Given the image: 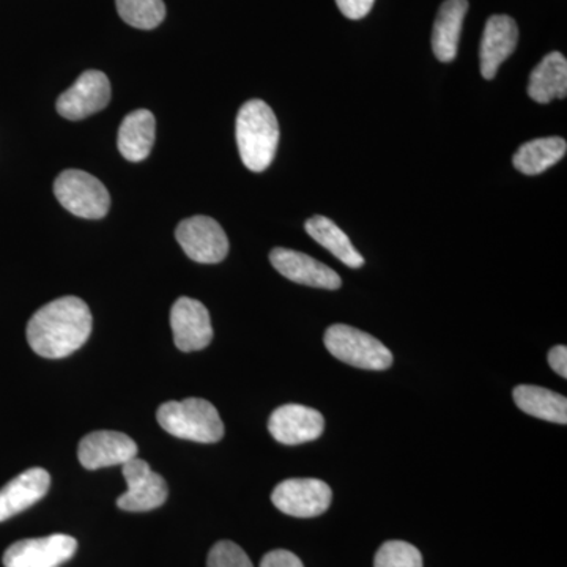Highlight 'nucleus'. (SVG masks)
Here are the masks:
<instances>
[{
	"label": "nucleus",
	"instance_id": "1",
	"mask_svg": "<svg viewBox=\"0 0 567 567\" xmlns=\"http://www.w3.org/2000/svg\"><path fill=\"white\" fill-rule=\"evenodd\" d=\"M92 312L78 297H62L39 309L28 323V342L37 354L61 360L80 350L92 333Z\"/></svg>",
	"mask_w": 567,
	"mask_h": 567
},
{
	"label": "nucleus",
	"instance_id": "2",
	"mask_svg": "<svg viewBox=\"0 0 567 567\" xmlns=\"http://www.w3.org/2000/svg\"><path fill=\"white\" fill-rule=\"evenodd\" d=\"M237 145L241 162L252 173H264L274 163L279 144V123L262 100H249L237 115Z\"/></svg>",
	"mask_w": 567,
	"mask_h": 567
},
{
	"label": "nucleus",
	"instance_id": "3",
	"mask_svg": "<svg viewBox=\"0 0 567 567\" xmlns=\"http://www.w3.org/2000/svg\"><path fill=\"white\" fill-rule=\"evenodd\" d=\"M167 434L196 443H216L224 436V424L218 410L205 399L189 398L166 402L156 413Z\"/></svg>",
	"mask_w": 567,
	"mask_h": 567
},
{
	"label": "nucleus",
	"instance_id": "4",
	"mask_svg": "<svg viewBox=\"0 0 567 567\" xmlns=\"http://www.w3.org/2000/svg\"><path fill=\"white\" fill-rule=\"evenodd\" d=\"M324 347L342 363L365 371H386L393 364V353L385 344L350 324H331L324 333Z\"/></svg>",
	"mask_w": 567,
	"mask_h": 567
},
{
	"label": "nucleus",
	"instance_id": "5",
	"mask_svg": "<svg viewBox=\"0 0 567 567\" xmlns=\"http://www.w3.org/2000/svg\"><path fill=\"white\" fill-rule=\"evenodd\" d=\"M54 194L62 207L74 216L102 219L111 207L106 186L84 171H63L54 182Z\"/></svg>",
	"mask_w": 567,
	"mask_h": 567
},
{
	"label": "nucleus",
	"instance_id": "6",
	"mask_svg": "<svg viewBox=\"0 0 567 567\" xmlns=\"http://www.w3.org/2000/svg\"><path fill=\"white\" fill-rule=\"evenodd\" d=\"M175 238L189 259L197 264H219L229 252V240L218 221L197 215L183 219Z\"/></svg>",
	"mask_w": 567,
	"mask_h": 567
},
{
	"label": "nucleus",
	"instance_id": "7",
	"mask_svg": "<svg viewBox=\"0 0 567 567\" xmlns=\"http://www.w3.org/2000/svg\"><path fill=\"white\" fill-rule=\"evenodd\" d=\"M333 492L315 477H292L275 487L271 502L281 513L298 518L322 516L331 505Z\"/></svg>",
	"mask_w": 567,
	"mask_h": 567
},
{
	"label": "nucleus",
	"instance_id": "8",
	"mask_svg": "<svg viewBox=\"0 0 567 567\" xmlns=\"http://www.w3.org/2000/svg\"><path fill=\"white\" fill-rule=\"evenodd\" d=\"M122 473L128 484V491L118 496L117 506L121 509L128 513H147L166 503L169 495L166 481L153 472L147 462L134 457L122 465Z\"/></svg>",
	"mask_w": 567,
	"mask_h": 567
},
{
	"label": "nucleus",
	"instance_id": "9",
	"mask_svg": "<svg viewBox=\"0 0 567 567\" xmlns=\"http://www.w3.org/2000/svg\"><path fill=\"white\" fill-rule=\"evenodd\" d=\"M78 540L69 535H51L22 539L3 554L6 567H59L74 557Z\"/></svg>",
	"mask_w": 567,
	"mask_h": 567
},
{
	"label": "nucleus",
	"instance_id": "10",
	"mask_svg": "<svg viewBox=\"0 0 567 567\" xmlns=\"http://www.w3.org/2000/svg\"><path fill=\"white\" fill-rule=\"evenodd\" d=\"M111 82L99 70L84 71L76 82L59 96V114L69 121H82L96 114L110 104Z\"/></svg>",
	"mask_w": 567,
	"mask_h": 567
},
{
	"label": "nucleus",
	"instance_id": "11",
	"mask_svg": "<svg viewBox=\"0 0 567 567\" xmlns=\"http://www.w3.org/2000/svg\"><path fill=\"white\" fill-rule=\"evenodd\" d=\"M268 431L282 445H303L322 436L324 420L322 413L311 406L287 404L271 413Z\"/></svg>",
	"mask_w": 567,
	"mask_h": 567
},
{
	"label": "nucleus",
	"instance_id": "12",
	"mask_svg": "<svg viewBox=\"0 0 567 567\" xmlns=\"http://www.w3.org/2000/svg\"><path fill=\"white\" fill-rule=\"evenodd\" d=\"M175 347L182 352H197L210 346L213 328L210 315L200 301L182 297L171 309Z\"/></svg>",
	"mask_w": 567,
	"mask_h": 567
},
{
	"label": "nucleus",
	"instance_id": "13",
	"mask_svg": "<svg viewBox=\"0 0 567 567\" xmlns=\"http://www.w3.org/2000/svg\"><path fill=\"white\" fill-rule=\"evenodd\" d=\"M137 457V445L128 435L115 431H96L85 435L78 447V458L87 470L123 465Z\"/></svg>",
	"mask_w": 567,
	"mask_h": 567
},
{
	"label": "nucleus",
	"instance_id": "14",
	"mask_svg": "<svg viewBox=\"0 0 567 567\" xmlns=\"http://www.w3.org/2000/svg\"><path fill=\"white\" fill-rule=\"evenodd\" d=\"M270 262L284 278L303 286L336 290L342 284L339 275L330 267L308 254L293 249L275 248L270 252Z\"/></svg>",
	"mask_w": 567,
	"mask_h": 567
},
{
	"label": "nucleus",
	"instance_id": "15",
	"mask_svg": "<svg viewBox=\"0 0 567 567\" xmlns=\"http://www.w3.org/2000/svg\"><path fill=\"white\" fill-rule=\"evenodd\" d=\"M518 28L516 21L506 14H495L487 21L481 40V74L484 80H494L502 63L516 51Z\"/></svg>",
	"mask_w": 567,
	"mask_h": 567
},
{
	"label": "nucleus",
	"instance_id": "16",
	"mask_svg": "<svg viewBox=\"0 0 567 567\" xmlns=\"http://www.w3.org/2000/svg\"><path fill=\"white\" fill-rule=\"evenodd\" d=\"M51 476L47 470L31 468L0 488V522L18 516L48 494Z\"/></svg>",
	"mask_w": 567,
	"mask_h": 567
},
{
	"label": "nucleus",
	"instance_id": "17",
	"mask_svg": "<svg viewBox=\"0 0 567 567\" xmlns=\"http://www.w3.org/2000/svg\"><path fill=\"white\" fill-rule=\"evenodd\" d=\"M468 0H446L440 7L432 32V50L440 62H453L458 51Z\"/></svg>",
	"mask_w": 567,
	"mask_h": 567
},
{
	"label": "nucleus",
	"instance_id": "18",
	"mask_svg": "<svg viewBox=\"0 0 567 567\" xmlns=\"http://www.w3.org/2000/svg\"><path fill=\"white\" fill-rule=\"evenodd\" d=\"M156 122L151 111L137 110L123 118L117 145L123 158L141 163L151 155L155 144Z\"/></svg>",
	"mask_w": 567,
	"mask_h": 567
},
{
	"label": "nucleus",
	"instance_id": "19",
	"mask_svg": "<svg viewBox=\"0 0 567 567\" xmlns=\"http://www.w3.org/2000/svg\"><path fill=\"white\" fill-rule=\"evenodd\" d=\"M529 99L547 104L567 95V61L561 52H550L533 70L528 84Z\"/></svg>",
	"mask_w": 567,
	"mask_h": 567
},
{
	"label": "nucleus",
	"instance_id": "20",
	"mask_svg": "<svg viewBox=\"0 0 567 567\" xmlns=\"http://www.w3.org/2000/svg\"><path fill=\"white\" fill-rule=\"evenodd\" d=\"M567 144L563 137H539L522 145L514 155V167L525 175H539L565 158Z\"/></svg>",
	"mask_w": 567,
	"mask_h": 567
},
{
	"label": "nucleus",
	"instance_id": "21",
	"mask_svg": "<svg viewBox=\"0 0 567 567\" xmlns=\"http://www.w3.org/2000/svg\"><path fill=\"white\" fill-rule=\"evenodd\" d=\"M514 401L522 412L550 423H567V399L547 388L520 385L514 390Z\"/></svg>",
	"mask_w": 567,
	"mask_h": 567
},
{
	"label": "nucleus",
	"instance_id": "22",
	"mask_svg": "<svg viewBox=\"0 0 567 567\" xmlns=\"http://www.w3.org/2000/svg\"><path fill=\"white\" fill-rule=\"evenodd\" d=\"M305 229L306 233L315 238L317 244L322 245L324 249H328L336 259L341 260L347 267H363V256L357 251V248H354L350 238L347 237L344 230L339 229V226H336L327 216H312L311 219L306 221Z\"/></svg>",
	"mask_w": 567,
	"mask_h": 567
},
{
	"label": "nucleus",
	"instance_id": "23",
	"mask_svg": "<svg viewBox=\"0 0 567 567\" xmlns=\"http://www.w3.org/2000/svg\"><path fill=\"white\" fill-rule=\"evenodd\" d=\"M115 6L126 24L142 31L158 28L166 17L163 0H115Z\"/></svg>",
	"mask_w": 567,
	"mask_h": 567
},
{
	"label": "nucleus",
	"instance_id": "24",
	"mask_svg": "<svg viewBox=\"0 0 567 567\" xmlns=\"http://www.w3.org/2000/svg\"><path fill=\"white\" fill-rule=\"evenodd\" d=\"M374 567H423V555L405 540H388L377 551Z\"/></svg>",
	"mask_w": 567,
	"mask_h": 567
},
{
	"label": "nucleus",
	"instance_id": "25",
	"mask_svg": "<svg viewBox=\"0 0 567 567\" xmlns=\"http://www.w3.org/2000/svg\"><path fill=\"white\" fill-rule=\"evenodd\" d=\"M207 567H254L246 551L230 540L213 546L208 554Z\"/></svg>",
	"mask_w": 567,
	"mask_h": 567
},
{
	"label": "nucleus",
	"instance_id": "26",
	"mask_svg": "<svg viewBox=\"0 0 567 567\" xmlns=\"http://www.w3.org/2000/svg\"><path fill=\"white\" fill-rule=\"evenodd\" d=\"M339 10L349 20H363L374 7L375 0H336Z\"/></svg>",
	"mask_w": 567,
	"mask_h": 567
},
{
	"label": "nucleus",
	"instance_id": "27",
	"mask_svg": "<svg viewBox=\"0 0 567 567\" xmlns=\"http://www.w3.org/2000/svg\"><path fill=\"white\" fill-rule=\"evenodd\" d=\"M260 567H305L301 559L289 550L268 551L260 561Z\"/></svg>",
	"mask_w": 567,
	"mask_h": 567
},
{
	"label": "nucleus",
	"instance_id": "28",
	"mask_svg": "<svg viewBox=\"0 0 567 567\" xmlns=\"http://www.w3.org/2000/svg\"><path fill=\"white\" fill-rule=\"evenodd\" d=\"M548 364L550 368L561 375L563 379L567 377V349L566 346H555L554 349L548 352Z\"/></svg>",
	"mask_w": 567,
	"mask_h": 567
}]
</instances>
